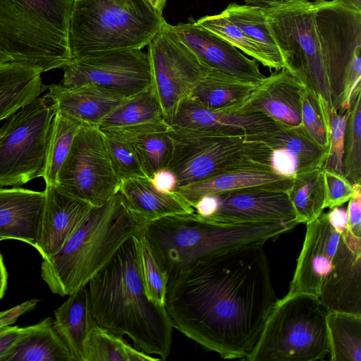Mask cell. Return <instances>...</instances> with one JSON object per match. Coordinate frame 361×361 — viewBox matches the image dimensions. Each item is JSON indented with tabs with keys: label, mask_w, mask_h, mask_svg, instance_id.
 <instances>
[{
	"label": "cell",
	"mask_w": 361,
	"mask_h": 361,
	"mask_svg": "<svg viewBox=\"0 0 361 361\" xmlns=\"http://www.w3.org/2000/svg\"><path fill=\"white\" fill-rule=\"evenodd\" d=\"M361 239L349 230L346 210L334 207L306 224V234L295 271L284 297L320 294L360 250Z\"/></svg>",
	"instance_id": "9"
},
{
	"label": "cell",
	"mask_w": 361,
	"mask_h": 361,
	"mask_svg": "<svg viewBox=\"0 0 361 361\" xmlns=\"http://www.w3.org/2000/svg\"><path fill=\"white\" fill-rule=\"evenodd\" d=\"M169 133L173 150L166 169L176 177V190L253 162L259 163V143L245 141V136L215 135L171 127Z\"/></svg>",
	"instance_id": "11"
},
{
	"label": "cell",
	"mask_w": 361,
	"mask_h": 361,
	"mask_svg": "<svg viewBox=\"0 0 361 361\" xmlns=\"http://www.w3.org/2000/svg\"><path fill=\"white\" fill-rule=\"evenodd\" d=\"M326 324L332 361H361V314L329 311Z\"/></svg>",
	"instance_id": "33"
},
{
	"label": "cell",
	"mask_w": 361,
	"mask_h": 361,
	"mask_svg": "<svg viewBox=\"0 0 361 361\" xmlns=\"http://www.w3.org/2000/svg\"><path fill=\"white\" fill-rule=\"evenodd\" d=\"M166 122L152 85L128 97L102 121V130H121Z\"/></svg>",
	"instance_id": "31"
},
{
	"label": "cell",
	"mask_w": 361,
	"mask_h": 361,
	"mask_svg": "<svg viewBox=\"0 0 361 361\" xmlns=\"http://www.w3.org/2000/svg\"><path fill=\"white\" fill-rule=\"evenodd\" d=\"M152 86L169 124L179 103L210 71L173 33L166 21L147 44Z\"/></svg>",
	"instance_id": "13"
},
{
	"label": "cell",
	"mask_w": 361,
	"mask_h": 361,
	"mask_svg": "<svg viewBox=\"0 0 361 361\" xmlns=\"http://www.w3.org/2000/svg\"><path fill=\"white\" fill-rule=\"evenodd\" d=\"M44 192L45 200L35 248L45 259L56 253L87 220L94 207L59 185H46Z\"/></svg>",
	"instance_id": "18"
},
{
	"label": "cell",
	"mask_w": 361,
	"mask_h": 361,
	"mask_svg": "<svg viewBox=\"0 0 361 361\" xmlns=\"http://www.w3.org/2000/svg\"><path fill=\"white\" fill-rule=\"evenodd\" d=\"M44 200V191L0 187V241L19 240L35 247Z\"/></svg>",
	"instance_id": "22"
},
{
	"label": "cell",
	"mask_w": 361,
	"mask_h": 361,
	"mask_svg": "<svg viewBox=\"0 0 361 361\" xmlns=\"http://www.w3.org/2000/svg\"><path fill=\"white\" fill-rule=\"evenodd\" d=\"M3 361H74L51 317L26 326V331Z\"/></svg>",
	"instance_id": "27"
},
{
	"label": "cell",
	"mask_w": 361,
	"mask_h": 361,
	"mask_svg": "<svg viewBox=\"0 0 361 361\" xmlns=\"http://www.w3.org/2000/svg\"><path fill=\"white\" fill-rule=\"evenodd\" d=\"M83 123L60 111H56L49 143L43 179L46 185H57L58 174Z\"/></svg>",
	"instance_id": "36"
},
{
	"label": "cell",
	"mask_w": 361,
	"mask_h": 361,
	"mask_svg": "<svg viewBox=\"0 0 361 361\" xmlns=\"http://www.w3.org/2000/svg\"><path fill=\"white\" fill-rule=\"evenodd\" d=\"M296 221L307 224L317 219L325 209L324 170L317 168L295 174L287 191Z\"/></svg>",
	"instance_id": "32"
},
{
	"label": "cell",
	"mask_w": 361,
	"mask_h": 361,
	"mask_svg": "<svg viewBox=\"0 0 361 361\" xmlns=\"http://www.w3.org/2000/svg\"><path fill=\"white\" fill-rule=\"evenodd\" d=\"M68 296L54 312V326L74 361H84L85 342L97 323L91 313L87 286Z\"/></svg>",
	"instance_id": "26"
},
{
	"label": "cell",
	"mask_w": 361,
	"mask_h": 361,
	"mask_svg": "<svg viewBox=\"0 0 361 361\" xmlns=\"http://www.w3.org/2000/svg\"><path fill=\"white\" fill-rule=\"evenodd\" d=\"M342 175L351 185L361 183V93L351 107L345 126Z\"/></svg>",
	"instance_id": "37"
},
{
	"label": "cell",
	"mask_w": 361,
	"mask_h": 361,
	"mask_svg": "<svg viewBox=\"0 0 361 361\" xmlns=\"http://www.w3.org/2000/svg\"><path fill=\"white\" fill-rule=\"evenodd\" d=\"M63 69L61 84L66 87L94 84L130 97L152 85L148 56L141 49L115 51L71 60Z\"/></svg>",
	"instance_id": "14"
},
{
	"label": "cell",
	"mask_w": 361,
	"mask_h": 361,
	"mask_svg": "<svg viewBox=\"0 0 361 361\" xmlns=\"http://www.w3.org/2000/svg\"><path fill=\"white\" fill-rule=\"evenodd\" d=\"M325 185V208L340 207L348 202L354 193V188L343 176L324 171Z\"/></svg>",
	"instance_id": "42"
},
{
	"label": "cell",
	"mask_w": 361,
	"mask_h": 361,
	"mask_svg": "<svg viewBox=\"0 0 361 361\" xmlns=\"http://www.w3.org/2000/svg\"><path fill=\"white\" fill-rule=\"evenodd\" d=\"M55 113L46 94L6 118L0 129V187L43 177Z\"/></svg>",
	"instance_id": "10"
},
{
	"label": "cell",
	"mask_w": 361,
	"mask_h": 361,
	"mask_svg": "<svg viewBox=\"0 0 361 361\" xmlns=\"http://www.w3.org/2000/svg\"><path fill=\"white\" fill-rule=\"evenodd\" d=\"M196 23L267 67V60L259 48L222 12L202 17Z\"/></svg>",
	"instance_id": "40"
},
{
	"label": "cell",
	"mask_w": 361,
	"mask_h": 361,
	"mask_svg": "<svg viewBox=\"0 0 361 361\" xmlns=\"http://www.w3.org/2000/svg\"><path fill=\"white\" fill-rule=\"evenodd\" d=\"M147 224L124 205L117 193L101 207H94L87 220L63 247L43 259L41 278L50 290L70 295L87 286L127 240Z\"/></svg>",
	"instance_id": "4"
},
{
	"label": "cell",
	"mask_w": 361,
	"mask_h": 361,
	"mask_svg": "<svg viewBox=\"0 0 361 361\" xmlns=\"http://www.w3.org/2000/svg\"><path fill=\"white\" fill-rule=\"evenodd\" d=\"M121 182L102 131L82 124L59 172L57 185L93 207H101L118 193Z\"/></svg>",
	"instance_id": "12"
},
{
	"label": "cell",
	"mask_w": 361,
	"mask_h": 361,
	"mask_svg": "<svg viewBox=\"0 0 361 361\" xmlns=\"http://www.w3.org/2000/svg\"><path fill=\"white\" fill-rule=\"evenodd\" d=\"M75 0H0V62L42 73L63 68L71 56L68 32Z\"/></svg>",
	"instance_id": "6"
},
{
	"label": "cell",
	"mask_w": 361,
	"mask_h": 361,
	"mask_svg": "<svg viewBox=\"0 0 361 361\" xmlns=\"http://www.w3.org/2000/svg\"><path fill=\"white\" fill-rule=\"evenodd\" d=\"M283 0H245L247 4H253L255 6H267L274 3Z\"/></svg>",
	"instance_id": "48"
},
{
	"label": "cell",
	"mask_w": 361,
	"mask_h": 361,
	"mask_svg": "<svg viewBox=\"0 0 361 361\" xmlns=\"http://www.w3.org/2000/svg\"><path fill=\"white\" fill-rule=\"evenodd\" d=\"M222 13L259 48L269 70L279 71L284 68L282 56L267 23L264 6L231 3Z\"/></svg>",
	"instance_id": "30"
},
{
	"label": "cell",
	"mask_w": 361,
	"mask_h": 361,
	"mask_svg": "<svg viewBox=\"0 0 361 361\" xmlns=\"http://www.w3.org/2000/svg\"><path fill=\"white\" fill-rule=\"evenodd\" d=\"M195 210L204 219L222 224L296 221L287 192L264 187L204 196L197 202Z\"/></svg>",
	"instance_id": "15"
},
{
	"label": "cell",
	"mask_w": 361,
	"mask_h": 361,
	"mask_svg": "<svg viewBox=\"0 0 361 361\" xmlns=\"http://www.w3.org/2000/svg\"><path fill=\"white\" fill-rule=\"evenodd\" d=\"M354 193L346 209L348 228L355 236L361 238V184L353 185Z\"/></svg>",
	"instance_id": "43"
},
{
	"label": "cell",
	"mask_w": 361,
	"mask_h": 361,
	"mask_svg": "<svg viewBox=\"0 0 361 361\" xmlns=\"http://www.w3.org/2000/svg\"><path fill=\"white\" fill-rule=\"evenodd\" d=\"M298 224L297 221L216 223L193 212L153 221L146 226L144 232L170 278L201 258L234 247L264 244Z\"/></svg>",
	"instance_id": "5"
},
{
	"label": "cell",
	"mask_w": 361,
	"mask_h": 361,
	"mask_svg": "<svg viewBox=\"0 0 361 361\" xmlns=\"http://www.w3.org/2000/svg\"><path fill=\"white\" fill-rule=\"evenodd\" d=\"M328 309L309 294L277 300L246 360L316 361L329 353Z\"/></svg>",
	"instance_id": "8"
},
{
	"label": "cell",
	"mask_w": 361,
	"mask_h": 361,
	"mask_svg": "<svg viewBox=\"0 0 361 361\" xmlns=\"http://www.w3.org/2000/svg\"><path fill=\"white\" fill-rule=\"evenodd\" d=\"M264 11L284 68L337 111L361 51V12L338 0H283Z\"/></svg>",
	"instance_id": "2"
},
{
	"label": "cell",
	"mask_w": 361,
	"mask_h": 361,
	"mask_svg": "<svg viewBox=\"0 0 361 361\" xmlns=\"http://www.w3.org/2000/svg\"><path fill=\"white\" fill-rule=\"evenodd\" d=\"M350 111L340 114L336 109L331 106L329 114L330 126L329 145L327 157L322 169L341 176H343L344 135Z\"/></svg>",
	"instance_id": "41"
},
{
	"label": "cell",
	"mask_w": 361,
	"mask_h": 361,
	"mask_svg": "<svg viewBox=\"0 0 361 361\" xmlns=\"http://www.w3.org/2000/svg\"><path fill=\"white\" fill-rule=\"evenodd\" d=\"M26 331V327L5 325L0 327V361L14 348Z\"/></svg>",
	"instance_id": "44"
},
{
	"label": "cell",
	"mask_w": 361,
	"mask_h": 361,
	"mask_svg": "<svg viewBox=\"0 0 361 361\" xmlns=\"http://www.w3.org/2000/svg\"><path fill=\"white\" fill-rule=\"evenodd\" d=\"M245 141H260L269 149V166L279 174H295L323 167L328 150L319 146L302 126L279 129L245 137Z\"/></svg>",
	"instance_id": "20"
},
{
	"label": "cell",
	"mask_w": 361,
	"mask_h": 361,
	"mask_svg": "<svg viewBox=\"0 0 361 361\" xmlns=\"http://www.w3.org/2000/svg\"><path fill=\"white\" fill-rule=\"evenodd\" d=\"M154 188L163 192H175L176 180L173 173L167 169L156 172L150 178Z\"/></svg>",
	"instance_id": "45"
},
{
	"label": "cell",
	"mask_w": 361,
	"mask_h": 361,
	"mask_svg": "<svg viewBox=\"0 0 361 361\" xmlns=\"http://www.w3.org/2000/svg\"><path fill=\"white\" fill-rule=\"evenodd\" d=\"M293 177L277 173L271 166L253 162L178 188L192 207L202 197L248 187H264L287 192Z\"/></svg>",
	"instance_id": "23"
},
{
	"label": "cell",
	"mask_w": 361,
	"mask_h": 361,
	"mask_svg": "<svg viewBox=\"0 0 361 361\" xmlns=\"http://www.w3.org/2000/svg\"><path fill=\"white\" fill-rule=\"evenodd\" d=\"M165 21L147 0H75L68 32L71 60L142 49Z\"/></svg>",
	"instance_id": "7"
},
{
	"label": "cell",
	"mask_w": 361,
	"mask_h": 361,
	"mask_svg": "<svg viewBox=\"0 0 361 361\" xmlns=\"http://www.w3.org/2000/svg\"><path fill=\"white\" fill-rule=\"evenodd\" d=\"M169 125L174 128L221 136H247L282 128L261 112L211 110L190 97L179 103Z\"/></svg>",
	"instance_id": "17"
},
{
	"label": "cell",
	"mask_w": 361,
	"mask_h": 361,
	"mask_svg": "<svg viewBox=\"0 0 361 361\" xmlns=\"http://www.w3.org/2000/svg\"><path fill=\"white\" fill-rule=\"evenodd\" d=\"M118 193L127 209L147 225L164 216L194 212L176 192H161L147 177L122 180Z\"/></svg>",
	"instance_id": "24"
},
{
	"label": "cell",
	"mask_w": 361,
	"mask_h": 361,
	"mask_svg": "<svg viewBox=\"0 0 361 361\" xmlns=\"http://www.w3.org/2000/svg\"><path fill=\"white\" fill-rule=\"evenodd\" d=\"M170 127L161 122L114 130L130 142L147 176L151 178L156 172L166 169L171 159L173 143L169 133Z\"/></svg>",
	"instance_id": "28"
},
{
	"label": "cell",
	"mask_w": 361,
	"mask_h": 361,
	"mask_svg": "<svg viewBox=\"0 0 361 361\" xmlns=\"http://www.w3.org/2000/svg\"><path fill=\"white\" fill-rule=\"evenodd\" d=\"M330 109L318 94L305 87L302 101V126L314 142L327 150Z\"/></svg>",
	"instance_id": "39"
},
{
	"label": "cell",
	"mask_w": 361,
	"mask_h": 361,
	"mask_svg": "<svg viewBox=\"0 0 361 361\" xmlns=\"http://www.w3.org/2000/svg\"><path fill=\"white\" fill-rule=\"evenodd\" d=\"M144 231L132 237L140 279L148 299L157 305L164 306L169 278Z\"/></svg>",
	"instance_id": "35"
},
{
	"label": "cell",
	"mask_w": 361,
	"mask_h": 361,
	"mask_svg": "<svg viewBox=\"0 0 361 361\" xmlns=\"http://www.w3.org/2000/svg\"><path fill=\"white\" fill-rule=\"evenodd\" d=\"M305 89L302 82L283 68L266 77L230 112H261L283 128L300 127Z\"/></svg>",
	"instance_id": "19"
},
{
	"label": "cell",
	"mask_w": 361,
	"mask_h": 361,
	"mask_svg": "<svg viewBox=\"0 0 361 361\" xmlns=\"http://www.w3.org/2000/svg\"><path fill=\"white\" fill-rule=\"evenodd\" d=\"M92 315L99 326L127 336L134 347L166 360L173 342V324L165 306L146 295L132 238L87 284Z\"/></svg>",
	"instance_id": "3"
},
{
	"label": "cell",
	"mask_w": 361,
	"mask_h": 361,
	"mask_svg": "<svg viewBox=\"0 0 361 361\" xmlns=\"http://www.w3.org/2000/svg\"><path fill=\"white\" fill-rule=\"evenodd\" d=\"M170 28L206 68L255 85L266 78L255 59L245 56L237 48L196 21L170 25Z\"/></svg>",
	"instance_id": "16"
},
{
	"label": "cell",
	"mask_w": 361,
	"mask_h": 361,
	"mask_svg": "<svg viewBox=\"0 0 361 361\" xmlns=\"http://www.w3.org/2000/svg\"><path fill=\"white\" fill-rule=\"evenodd\" d=\"M257 85L210 70L188 97L207 109L230 112L243 102Z\"/></svg>",
	"instance_id": "29"
},
{
	"label": "cell",
	"mask_w": 361,
	"mask_h": 361,
	"mask_svg": "<svg viewBox=\"0 0 361 361\" xmlns=\"http://www.w3.org/2000/svg\"><path fill=\"white\" fill-rule=\"evenodd\" d=\"M101 130L111 164L121 181L148 178L130 142L116 130Z\"/></svg>",
	"instance_id": "38"
},
{
	"label": "cell",
	"mask_w": 361,
	"mask_h": 361,
	"mask_svg": "<svg viewBox=\"0 0 361 361\" xmlns=\"http://www.w3.org/2000/svg\"><path fill=\"white\" fill-rule=\"evenodd\" d=\"M264 244L200 259L169 278L165 308L173 328L223 359L255 348L276 303Z\"/></svg>",
	"instance_id": "1"
},
{
	"label": "cell",
	"mask_w": 361,
	"mask_h": 361,
	"mask_svg": "<svg viewBox=\"0 0 361 361\" xmlns=\"http://www.w3.org/2000/svg\"><path fill=\"white\" fill-rule=\"evenodd\" d=\"M42 71L18 62H0V121L25 106L45 90Z\"/></svg>",
	"instance_id": "25"
},
{
	"label": "cell",
	"mask_w": 361,
	"mask_h": 361,
	"mask_svg": "<svg viewBox=\"0 0 361 361\" xmlns=\"http://www.w3.org/2000/svg\"><path fill=\"white\" fill-rule=\"evenodd\" d=\"M149 4L159 13L163 14V10L167 0H147Z\"/></svg>",
	"instance_id": "47"
},
{
	"label": "cell",
	"mask_w": 361,
	"mask_h": 361,
	"mask_svg": "<svg viewBox=\"0 0 361 361\" xmlns=\"http://www.w3.org/2000/svg\"><path fill=\"white\" fill-rule=\"evenodd\" d=\"M8 274L4 265V259L0 253V300L4 295L7 287Z\"/></svg>",
	"instance_id": "46"
},
{
	"label": "cell",
	"mask_w": 361,
	"mask_h": 361,
	"mask_svg": "<svg viewBox=\"0 0 361 361\" xmlns=\"http://www.w3.org/2000/svg\"><path fill=\"white\" fill-rule=\"evenodd\" d=\"M47 95L55 111L66 114L83 124L99 127L102 121L128 97L94 84L47 86Z\"/></svg>",
	"instance_id": "21"
},
{
	"label": "cell",
	"mask_w": 361,
	"mask_h": 361,
	"mask_svg": "<svg viewBox=\"0 0 361 361\" xmlns=\"http://www.w3.org/2000/svg\"><path fill=\"white\" fill-rule=\"evenodd\" d=\"M350 8L361 12V0H338Z\"/></svg>",
	"instance_id": "49"
},
{
	"label": "cell",
	"mask_w": 361,
	"mask_h": 361,
	"mask_svg": "<svg viewBox=\"0 0 361 361\" xmlns=\"http://www.w3.org/2000/svg\"><path fill=\"white\" fill-rule=\"evenodd\" d=\"M130 345L123 336L116 335L96 324L84 345V361H157Z\"/></svg>",
	"instance_id": "34"
}]
</instances>
